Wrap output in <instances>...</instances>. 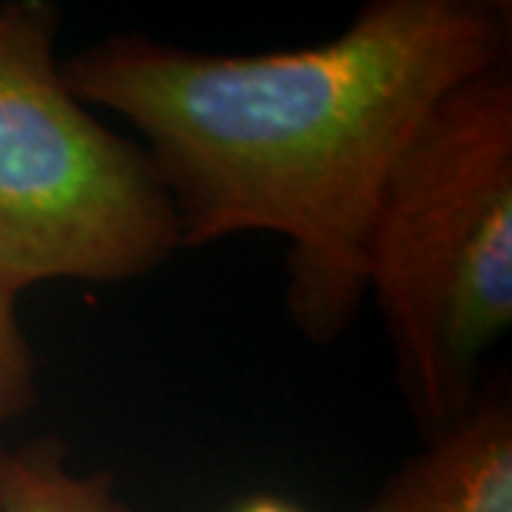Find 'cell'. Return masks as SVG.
I'll return each mask as SVG.
<instances>
[{"label": "cell", "mask_w": 512, "mask_h": 512, "mask_svg": "<svg viewBox=\"0 0 512 512\" xmlns=\"http://www.w3.org/2000/svg\"><path fill=\"white\" fill-rule=\"evenodd\" d=\"M0 512H128L109 476H80L57 439L0 450Z\"/></svg>", "instance_id": "cell-5"}, {"label": "cell", "mask_w": 512, "mask_h": 512, "mask_svg": "<svg viewBox=\"0 0 512 512\" xmlns=\"http://www.w3.org/2000/svg\"><path fill=\"white\" fill-rule=\"evenodd\" d=\"M35 396V356L18 319V293L0 282V424L23 416Z\"/></svg>", "instance_id": "cell-6"}, {"label": "cell", "mask_w": 512, "mask_h": 512, "mask_svg": "<svg viewBox=\"0 0 512 512\" xmlns=\"http://www.w3.org/2000/svg\"><path fill=\"white\" fill-rule=\"evenodd\" d=\"M507 55L501 3L373 0L308 49L208 55L111 35L60 72L143 134L183 248L288 239V308L325 345L365 299L370 231L404 146L444 94Z\"/></svg>", "instance_id": "cell-1"}, {"label": "cell", "mask_w": 512, "mask_h": 512, "mask_svg": "<svg viewBox=\"0 0 512 512\" xmlns=\"http://www.w3.org/2000/svg\"><path fill=\"white\" fill-rule=\"evenodd\" d=\"M60 15L0 6V282H128L183 248L146 148L106 128L55 55Z\"/></svg>", "instance_id": "cell-3"}, {"label": "cell", "mask_w": 512, "mask_h": 512, "mask_svg": "<svg viewBox=\"0 0 512 512\" xmlns=\"http://www.w3.org/2000/svg\"><path fill=\"white\" fill-rule=\"evenodd\" d=\"M237 512H302L288 501L276 498V495H256L251 501H245Z\"/></svg>", "instance_id": "cell-7"}, {"label": "cell", "mask_w": 512, "mask_h": 512, "mask_svg": "<svg viewBox=\"0 0 512 512\" xmlns=\"http://www.w3.org/2000/svg\"><path fill=\"white\" fill-rule=\"evenodd\" d=\"M404 396L433 436L476 402L512 325V60L441 97L382 188L367 245Z\"/></svg>", "instance_id": "cell-2"}, {"label": "cell", "mask_w": 512, "mask_h": 512, "mask_svg": "<svg viewBox=\"0 0 512 512\" xmlns=\"http://www.w3.org/2000/svg\"><path fill=\"white\" fill-rule=\"evenodd\" d=\"M359 512H512L510 396H476Z\"/></svg>", "instance_id": "cell-4"}]
</instances>
